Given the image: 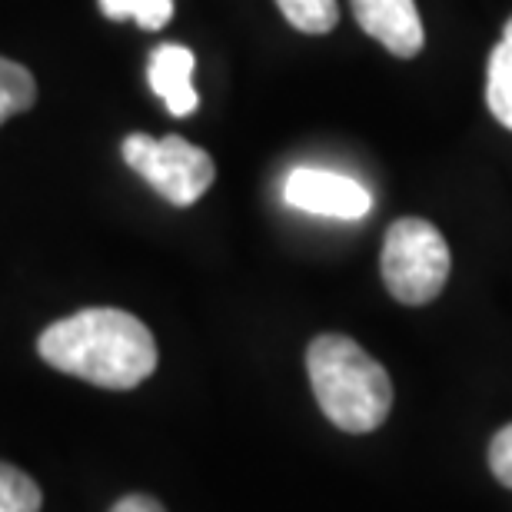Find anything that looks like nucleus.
I'll return each mask as SVG.
<instances>
[{
  "instance_id": "nucleus-1",
  "label": "nucleus",
  "mask_w": 512,
  "mask_h": 512,
  "mask_svg": "<svg viewBox=\"0 0 512 512\" xmlns=\"http://www.w3.org/2000/svg\"><path fill=\"white\" fill-rule=\"evenodd\" d=\"M40 360L104 389H133L157 370V343L137 316L110 306L50 323L37 340Z\"/></svg>"
},
{
  "instance_id": "nucleus-2",
  "label": "nucleus",
  "mask_w": 512,
  "mask_h": 512,
  "mask_svg": "<svg viewBox=\"0 0 512 512\" xmlns=\"http://www.w3.org/2000/svg\"><path fill=\"white\" fill-rule=\"evenodd\" d=\"M306 373L326 419L343 433H373L393 409V383L360 343L340 333L316 336L306 350Z\"/></svg>"
},
{
  "instance_id": "nucleus-3",
  "label": "nucleus",
  "mask_w": 512,
  "mask_h": 512,
  "mask_svg": "<svg viewBox=\"0 0 512 512\" xmlns=\"http://www.w3.org/2000/svg\"><path fill=\"white\" fill-rule=\"evenodd\" d=\"M383 283L403 306L433 303L449 280V247L429 220L403 217L386 230Z\"/></svg>"
},
{
  "instance_id": "nucleus-4",
  "label": "nucleus",
  "mask_w": 512,
  "mask_h": 512,
  "mask_svg": "<svg viewBox=\"0 0 512 512\" xmlns=\"http://www.w3.org/2000/svg\"><path fill=\"white\" fill-rule=\"evenodd\" d=\"M124 160L173 207L197 203L217 180L210 153L183 137L153 140L147 133H130L124 140Z\"/></svg>"
},
{
  "instance_id": "nucleus-5",
  "label": "nucleus",
  "mask_w": 512,
  "mask_h": 512,
  "mask_svg": "<svg viewBox=\"0 0 512 512\" xmlns=\"http://www.w3.org/2000/svg\"><path fill=\"white\" fill-rule=\"evenodd\" d=\"M283 197L290 207L313 213V217L333 220H363L373 207V197L363 183H356L343 173L300 167L286 177Z\"/></svg>"
},
{
  "instance_id": "nucleus-6",
  "label": "nucleus",
  "mask_w": 512,
  "mask_h": 512,
  "mask_svg": "<svg viewBox=\"0 0 512 512\" xmlns=\"http://www.w3.org/2000/svg\"><path fill=\"white\" fill-rule=\"evenodd\" d=\"M353 14L366 34L380 40L393 57L409 60L426 44L416 0H353Z\"/></svg>"
},
{
  "instance_id": "nucleus-7",
  "label": "nucleus",
  "mask_w": 512,
  "mask_h": 512,
  "mask_svg": "<svg viewBox=\"0 0 512 512\" xmlns=\"http://www.w3.org/2000/svg\"><path fill=\"white\" fill-rule=\"evenodd\" d=\"M150 87L173 117H190L197 110L200 97L193 90V50L180 44H163L150 50L147 64Z\"/></svg>"
},
{
  "instance_id": "nucleus-8",
  "label": "nucleus",
  "mask_w": 512,
  "mask_h": 512,
  "mask_svg": "<svg viewBox=\"0 0 512 512\" xmlns=\"http://www.w3.org/2000/svg\"><path fill=\"white\" fill-rule=\"evenodd\" d=\"M486 104L503 127L512 130V17L503 27V40L493 47L486 77Z\"/></svg>"
},
{
  "instance_id": "nucleus-9",
  "label": "nucleus",
  "mask_w": 512,
  "mask_h": 512,
  "mask_svg": "<svg viewBox=\"0 0 512 512\" xmlns=\"http://www.w3.org/2000/svg\"><path fill=\"white\" fill-rule=\"evenodd\" d=\"M37 100L34 74L24 64L0 57V124H7L10 117L27 114Z\"/></svg>"
},
{
  "instance_id": "nucleus-10",
  "label": "nucleus",
  "mask_w": 512,
  "mask_h": 512,
  "mask_svg": "<svg viewBox=\"0 0 512 512\" xmlns=\"http://www.w3.org/2000/svg\"><path fill=\"white\" fill-rule=\"evenodd\" d=\"M276 7L303 34H330L340 20L336 0H276Z\"/></svg>"
},
{
  "instance_id": "nucleus-11",
  "label": "nucleus",
  "mask_w": 512,
  "mask_h": 512,
  "mask_svg": "<svg viewBox=\"0 0 512 512\" xmlns=\"http://www.w3.org/2000/svg\"><path fill=\"white\" fill-rule=\"evenodd\" d=\"M110 20H137L143 30H163L173 17V0H100Z\"/></svg>"
},
{
  "instance_id": "nucleus-12",
  "label": "nucleus",
  "mask_w": 512,
  "mask_h": 512,
  "mask_svg": "<svg viewBox=\"0 0 512 512\" xmlns=\"http://www.w3.org/2000/svg\"><path fill=\"white\" fill-rule=\"evenodd\" d=\"M44 496L37 483L17 466L0 463V512H40Z\"/></svg>"
},
{
  "instance_id": "nucleus-13",
  "label": "nucleus",
  "mask_w": 512,
  "mask_h": 512,
  "mask_svg": "<svg viewBox=\"0 0 512 512\" xmlns=\"http://www.w3.org/2000/svg\"><path fill=\"white\" fill-rule=\"evenodd\" d=\"M489 469H493L499 483L512 489V423L499 429L493 443H489Z\"/></svg>"
},
{
  "instance_id": "nucleus-14",
  "label": "nucleus",
  "mask_w": 512,
  "mask_h": 512,
  "mask_svg": "<svg viewBox=\"0 0 512 512\" xmlns=\"http://www.w3.org/2000/svg\"><path fill=\"white\" fill-rule=\"evenodd\" d=\"M110 512H167V509L150 496H124Z\"/></svg>"
}]
</instances>
